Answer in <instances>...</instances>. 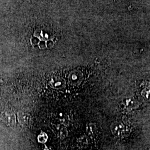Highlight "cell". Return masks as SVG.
Wrapping results in <instances>:
<instances>
[{"label":"cell","mask_w":150,"mask_h":150,"mask_svg":"<svg viewBox=\"0 0 150 150\" xmlns=\"http://www.w3.org/2000/svg\"><path fill=\"white\" fill-rule=\"evenodd\" d=\"M111 129L112 134L116 137L121 138L124 136L126 130L125 126L122 123L115 122L111 126Z\"/></svg>","instance_id":"obj_1"},{"label":"cell","mask_w":150,"mask_h":150,"mask_svg":"<svg viewBox=\"0 0 150 150\" xmlns=\"http://www.w3.org/2000/svg\"><path fill=\"white\" fill-rule=\"evenodd\" d=\"M5 121L8 123V126H14L16 123V118L13 113L11 112H5L3 114Z\"/></svg>","instance_id":"obj_2"},{"label":"cell","mask_w":150,"mask_h":150,"mask_svg":"<svg viewBox=\"0 0 150 150\" xmlns=\"http://www.w3.org/2000/svg\"><path fill=\"white\" fill-rule=\"evenodd\" d=\"M96 126L93 123H89L86 127V131L89 135H93L96 132Z\"/></svg>","instance_id":"obj_3"},{"label":"cell","mask_w":150,"mask_h":150,"mask_svg":"<svg viewBox=\"0 0 150 150\" xmlns=\"http://www.w3.org/2000/svg\"><path fill=\"white\" fill-rule=\"evenodd\" d=\"M30 116L26 113H20L19 114V120L21 123L23 124H27L28 123L29 121H30Z\"/></svg>","instance_id":"obj_4"},{"label":"cell","mask_w":150,"mask_h":150,"mask_svg":"<svg viewBox=\"0 0 150 150\" xmlns=\"http://www.w3.org/2000/svg\"><path fill=\"white\" fill-rule=\"evenodd\" d=\"M38 139L39 142L42 143V144H45V142H46L47 140L48 139V137H47V135L46 134H45L44 132H42L38 135Z\"/></svg>","instance_id":"obj_5"},{"label":"cell","mask_w":150,"mask_h":150,"mask_svg":"<svg viewBox=\"0 0 150 150\" xmlns=\"http://www.w3.org/2000/svg\"><path fill=\"white\" fill-rule=\"evenodd\" d=\"M67 134H68L67 131L65 128L62 127V129L59 130V136L61 138L64 139L65 137H66V136H67Z\"/></svg>","instance_id":"obj_6"},{"label":"cell","mask_w":150,"mask_h":150,"mask_svg":"<svg viewBox=\"0 0 150 150\" xmlns=\"http://www.w3.org/2000/svg\"><path fill=\"white\" fill-rule=\"evenodd\" d=\"M39 42H40V40L37 37L35 36V37H33V38H31V43H32V45H35L38 44Z\"/></svg>","instance_id":"obj_7"},{"label":"cell","mask_w":150,"mask_h":150,"mask_svg":"<svg viewBox=\"0 0 150 150\" xmlns=\"http://www.w3.org/2000/svg\"><path fill=\"white\" fill-rule=\"evenodd\" d=\"M46 47H47V48H52L53 47L54 44L52 41L49 40L47 42H46Z\"/></svg>","instance_id":"obj_8"},{"label":"cell","mask_w":150,"mask_h":150,"mask_svg":"<svg viewBox=\"0 0 150 150\" xmlns=\"http://www.w3.org/2000/svg\"><path fill=\"white\" fill-rule=\"evenodd\" d=\"M40 47L42 49L45 48L46 47V42L45 41H40V42L38 43Z\"/></svg>","instance_id":"obj_9"}]
</instances>
